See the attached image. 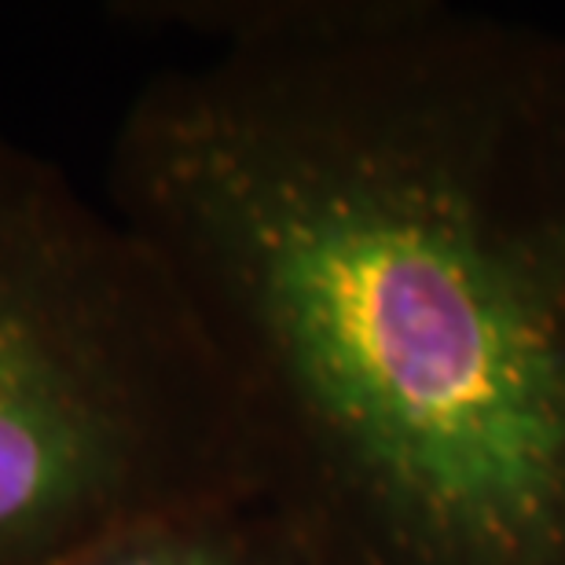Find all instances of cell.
<instances>
[{"instance_id":"cell-3","label":"cell","mask_w":565,"mask_h":565,"mask_svg":"<svg viewBox=\"0 0 565 565\" xmlns=\"http://www.w3.org/2000/svg\"><path fill=\"white\" fill-rule=\"evenodd\" d=\"M74 565H309L301 540L265 500L147 518Z\"/></svg>"},{"instance_id":"cell-1","label":"cell","mask_w":565,"mask_h":565,"mask_svg":"<svg viewBox=\"0 0 565 565\" xmlns=\"http://www.w3.org/2000/svg\"><path fill=\"white\" fill-rule=\"evenodd\" d=\"M107 202L309 565H565V30L451 0L118 4Z\"/></svg>"},{"instance_id":"cell-2","label":"cell","mask_w":565,"mask_h":565,"mask_svg":"<svg viewBox=\"0 0 565 565\" xmlns=\"http://www.w3.org/2000/svg\"><path fill=\"white\" fill-rule=\"evenodd\" d=\"M262 500L239 397L107 199L0 132V565Z\"/></svg>"}]
</instances>
